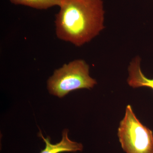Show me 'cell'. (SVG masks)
Listing matches in <instances>:
<instances>
[{"mask_svg":"<svg viewBox=\"0 0 153 153\" xmlns=\"http://www.w3.org/2000/svg\"><path fill=\"white\" fill-rule=\"evenodd\" d=\"M55 15V34L61 41L80 47L104 29L103 0H62Z\"/></svg>","mask_w":153,"mask_h":153,"instance_id":"cell-1","label":"cell"},{"mask_svg":"<svg viewBox=\"0 0 153 153\" xmlns=\"http://www.w3.org/2000/svg\"><path fill=\"white\" fill-rule=\"evenodd\" d=\"M97 84L89 75V66L85 60L76 59L56 69L47 81L52 95L62 98L73 91L92 88Z\"/></svg>","mask_w":153,"mask_h":153,"instance_id":"cell-2","label":"cell"},{"mask_svg":"<svg viewBox=\"0 0 153 153\" xmlns=\"http://www.w3.org/2000/svg\"><path fill=\"white\" fill-rule=\"evenodd\" d=\"M117 136L126 153H153V131L139 120L130 105L120 123Z\"/></svg>","mask_w":153,"mask_h":153,"instance_id":"cell-3","label":"cell"},{"mask_svg":"<svg viewBox=\"0 0 153 153\" xmlns=\"http://www.w3.org/2000/svg\"><path fill=\"white\" fill-rule=\"evenodd\" d=\"M68 130L65 129L62 134V139L60 142L52 144L50 141V138H45L40 132V137L45 142V148L41 151L40 153H61L63 152H82L83 146L81 143L76 142L71 140L68 137Z\"/></svg>","mask_w":153,"mask_h":153,"instance_id":"cell-4","label":"cell"},{"mask_svg":"<svg viewBox=\"0 0 153 153\" xmlns=\"http://www.w3.org/2000/svg\"><path fill=\"white\" fill-rule=\"evenodd\" d=\"M140 62V58L137 56L130 63L128 83L133 88L147 87L153 90V78H148L143 74L141 69Z\"/></svg>","mask_w":153,"mask_h":153,"instance_id":"cell-5","label":"cell"},{"mask_svg":"<svg viewBox=\"0 0 153 153\" xmlns=\"http://www.w3.org/2000/svg\"><path fill=\"white\" fill-rule=\"evenodd\" d=\"M12 4L30 7L38 10H47L53 7H60L62 0H9Z\"/></svg>","mask_w":153,"mask_h":153,"instance_id":"cell-6","label":"cell"}]
</instances>
